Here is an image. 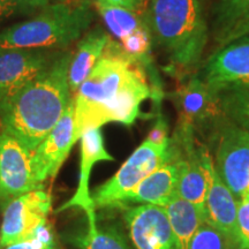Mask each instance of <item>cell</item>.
<instances>
[{
    "instance_id": "cell-5",
    "label": "cell",
    "mask_w": 249,
    "mask_h": 249,
    "mask_svg": "<svg viewBox=\"0 0 249 249\" xmlns=\"http://www.w3.org/2000/svg\"><path fill=\"white\" fill-rule=\"evenodd\" d=\"M177 155L178 152L171 140L157 143L145 139L121 165L118 172L93 192L91 196L95 208L119 207L128 193L143 179L173 160Z\"/></svg>"
},
{
    "instance_id": "cell-1",
    "label": "cell",
    "mask_w": 249,
    "mask_h": 249,
    "mask_svg": "<svg viewBox=\"0 0 249 249\" xmlns=\"http://www.w3.org/2000/svg\"><path fill=\"white\" fill-rule=\"evenodd\" d=\"M144 67L110 39L102 58L74 95V140L108 123L130 126L141 105L156 97Z\"/></svg>"
},
{
    "instance_id": "cell-7",
    "label": "cell",
    "mask_w": 249,
    "mask_h": 249,
    "mask_svg": "<svg viewBox=\"0 0 249 249\" xmlns=\"http://www.w3.org/2000/svg\"><path fill=\"white\" fill-rule=\"evenodd\" d=\"M95 6L105 26L120 42V46L129 57L135 59L144 67L152 77V87L160 89L157 74L152 67L151 42L152 37L143 17L136 11L114 6L98 0Z\"/></svg>"
},
{
    "instance_id": "cell-24",
    "label": "cell",
    "mask_w": 249,
    "mask_h": 249,
    "mask_svg": "<svg viewBox=\"0 0 249 249\" xmlns=\"http://www.w3.org/2000/svg\"><path fill=\"white\" fill-rule=\"evenodd\" d=\"M2 249H58V247L51 227L45 224L33 235L6 246Z\"/></svg>"
},
{
    "instance_id": "cell-19",
    "label": "cell",
    "mask_w": 249,
    "mask_h": 249,
    "mask_svg": "<svg viewBox=\"0 0 249 249\" xmlns=\"http://www.w3.org/2000/svg\"><path fill=\"white\" fill-rule=\"evenodd\" d=\"M164 208L179 249H188L192 238L201 224L204 223L203 214L194 204L183 200L177 194Z\"/></svg>"
},
{
    "instance_id": "cell-9",
    "label": "cell",
    "mask_w": 249,
    "mask_h": 249,
    "mask_svg": "<svg viewBox=\"0 0 249 249\" xmlns=\"http://www.w3.org/2000/svg\"><path fill=\"white\" fill-rule=\"evenodd\" d=\"M201 77L217 95L249 87V37L222 46L208 59Z\"/></svg>"
},
{
    "instance_id": "cell-21",
    "label": "cell",
    "mask_w": 249,
    "mask_h": 249,
    "mask_svg": "<svg viewBox=\"0 0 249 249\" xmlns=\"http://www.w3.org/2000/svg\"><path fill=\"white\" fill-rule=\"evenodd\" d=\"M248 17L249 0H219L214 9V28L218 43Z\"/></svg>"
},
{
    "instance_id": "cell-15",
    "label": "cell",
    "mask_w": 249,
    "mask_h": 249,
    "mask_svg": "<svg viewBox=\"0 0 249 249\" xmlns=\"http://www.w3.org/2000/svg\"><path fill=\"white\" fill-rule=\"evenodd\" d=\"M179 110V124L197 126L219 123L225 116L220 104V96L205 85L201 76L195 75L180 86L176 92Z\"/></svg>"
},
{
    "instance_id": "cell-6",
    "label": "cell",
    "mask_w": 249,
    "mask_h": 249,
    "mask_svg": "<svg viewBox=\"0 0 249 249\" xmlns=\"http://www.w3.org/2000/svg\"><path fill=\"white\" fill-rule=\"evenodd\" d=\"M213 165L218 176L240 201L249 188V132L227 118L219 123Z\"/></svg>"
},
{
    "instance_id": "cell-29",
    "label": "cell",
    "mask_w": 249,
    "mask_h": 249,
    "mask_svg": "<svg viewBox=\"0 0 249 249\" xmlns=\"http://www.w3.org/2000/svg\"><path fill=\"white\" fill-rule=\"evenodd\" d=\"M103 1L114 6H121V7L132 9V11L136 12H138L139 8L142 7L139 0H103Z\"/></svg>"
},
{
    "instance_id": "cell-2",
    "label": "cell",
    "mask_w": 249,
    "mask_h": 249,
    "mask_svg": "<svg viewBox=\"0 0 249 249\" xmlns=\"http://www.w3.org/2000/svg\"><path fill=\"white\" fill-rule=\"evenodd\" d=\"M71 52L62 51L42 73L0 105L2 129L33 152L57 126L74 95L68 71Z\"/></svg>"
},
{
    "instance_id": "cell-14",
    "label": "cell",
    "mask_w": 249,
    "mask_h": 249,
    "mask_svg": "<svg viewBox=\"0 0 249 249\" xmlns=\"http://www.w3.org/2000/svg\"><path fill=\"white\" fill-rule=\"evenodd\" d=\"M81 160L80 177L77 189L73 197L59 208L58 211H64L70 208H80L85 211L88 218V226L97 225L96 208L93 204L91 193L89 189V180L95 164L99 161H112L114 158L107 152L104 144V138L101 127L86 130L81 135Z\"/></svg>"
},
{
    "instance_id": "cell-16",
    "label": "cell",
    "mask_w": 249,
    "mask_h": 249,
    "mask_svg": "<svg viewBox=\"0 0 249 249\" xmlns=\"http://www.w3.org/2000/svg\"><path fill=\"white\" fill-rule=\"evenodd\" d=\"M177 152L178 155L173 160L160 166L143 179L132 192L128 193L118 208L128 207L135 203L165 207L169 203L171 198L177 194V187L182 170V160L178 149Z\"/></svg>"
},
{
    "instance_id": "cell-11",
    "label": "cell",
    "mask_w": 249,
    "mask_h": 249,
    "mask_svg": "<svg viewBox=\"0 0 249 249\" xmlns=\"http://www.w3.org/2000/svg\"><path fill=\"white\" fill-rule=\"evenodd\" d=\"M62 51L0 49V105L42 73Z\"/></svg>"
},
{
    "instance_id": "cell-10",
    "label": "cell",
    "mask_w": 249,
    "mask_h": 249,
    "mask_svg": "<svg viewBox=\"0 0 249 249\" xmlns=\"http://www.w3.org/2000/svg\"><path fill=\"white\" fill-rule=\"evenodd\" d=\"M39 188L31 169V152L11 134L0 133V208Z\"/></svg>"
},
{
    "instance_id": "cell-4",
    "label": "cell",
    "mask_w": 249,
    "mask_h": 249,
    "mask_svg": "<svg viewBox=\"0 0 249 249\" xmlns=\"http://www.w3.org/2000/svg\"><path fill=\"white\" fill-rule=\"evenodd\" d=\"M93 21L89 0H64L46 5L29 20L0 33V49L62 51L82 38Z\"/></svg>"
},
{
    "instance_id": "cell-12",
    "label": "cell",
    "mask_w": 249,
    "mask_h": 249,
    "mask_svg": "<svg viewBox=\"0 0 249 249\" xmlns=\"http://www.w3.org/2000/svg\"><path fill=\"white\" fill-rule=\"evenodd\" d=\"M124 219L135 249H179L164 207H124Z\"/></svg>"
},
{
    "instance_id": "cell-25",
    "label": "cell",
    "mask_w": 249,
    "mask_h": 249,
    "mask_svg": "<svg viewBox=\"0 0 249 249\" xmlns=\"http://www.w3.org/2000/svg\"><path fill=\"white\" fill-rule=\"evenodd\" d=\"M51 2L43 0H0V22L21 12L43 8Z\"/></svg>"
},
{
    "instance_id": "cell-32",
    "label": "cell",
    "mask_w": 249,
    "mask_h": 249,
    "mask_svg": "<svg viewBox=\"0 0 249 249\" xmlns=\"http://www.w3.org/2000/svg\"><path fill=\"white\" fill-rule=\"evenodd\" d=\"M245 195H247V196H249V188H248V191H247V193H246Z\"/></svg>"
},
{
    "instance_id": "cell-26",
    "label": "cell",
    "mask_w": 249,
    "mask_h": 249,
    "mask_svg": "<svg viewBox=\"0 0 249 249\" xmlns=\"http://www.w3.org/2000/svg\"><path fill=\"white\" fill-rule=\"evenodd\" d=\"M239 242L236 249H249V196L245 195L238 207Z\"/></svg>"
},
{
    "instance_id": "cell-17",
    "label": "cell",
    "mask_w": 249,
    "mask_h": 249,
    "mask_svg": "<svg viewBox=\"0 0 249 249\" xmlns=\"http://www.w3.org/2000/svg\"><path fill=\"white\" fill-rule=\"evenodd\" d=\"M238 207L239 201L218 176L213 164L209 191L205 202V223L225 234L231 240L234 249L238 247L239 242Z\"/></svg>"
},
{
    "instance_id": "cell-27",
    "label": "cell",
    "mask_w": 249,
    "mask_h": 249,
    "mask_svg": "<svg viewBox=\"0 0 249 249\" xmlns=\"http://www.w3.org/2000/svg\"><path fill=\"white\" fill-rule=\"evenodd\" d=\"M244 37H249V17L246 18L245 21H242L241 23H239L238 26L233 28V29L220 40L219 45L224 46L229 44V43L234 42V40L244 38Z\"/></svg>"
},
{
    "instance_id": "cell-22",
    "label": "cell",
    "mask_w": 249,
    "mask_h": 249,
    "mask_svg": "<svg viewBox=\"0 0 249 249\" xmlns=\"http://www.w3.org/2000/svg\"><path fill=\"white\" fill-rule=\"evenodd\" d=\"M224 116L249 132V87L220 93Z\"/></svg>"
},
{
    "instance_id": "cell-31",
    "label": "cell",
    "mask_w": 249,
    "mask_h": 249,
    "mask_svg": "<svg viewBox=\"0 0 249 249\" xmlns=\"http://www.w3.org/2000/svg\"><path fill=\"white\" fill-rule=\"evenodd\" d=\"M139 1H140V4H141V6H142L143 4H144L145 1H147V0H139Z\"/></svg>"
},
{
    "instance_id": "cell-30",
    "label": "cell",
    "mask_w": 249,
    "mask_h": 249,
    "mask_svg": "<svg viewBox=\"0 0 249 249\" xmlns=\"http://www.w3.org/2000/svg\"><path fill=\"white\" fill-rule=\"evenodd\" d=\"M43 1H46V2H51V1H53V0H43ZM57 1H64V0H54V2H57Z\"/></svg>"
},
{
    "instance_id": "cell-28",
    "label": "cell",
    "mask_w": 249,
    "mask_h": 249,
    "mask_svg": "<svg viewBox=\"0 0 249 249\" xmlns=\"http://www.w3.org/2000/svg\"><path fill=\"white\" fill-rule=\"evenodd\" d=\"M151 141L157 143H163L166 141H170L169 135H167V124L163 119H160L156 123L154 128L150 130L148 138Z\"/></svg>"
},
{
    "instance_id": "cell-23",
    "label": "cell",
    "mask_w": 249,
    "mask_h": 249,
    "mask_svg": "<svg viewBox=\"0 0 249 249\" xmlns=\"http://www.w3.org/2000/svg\"><path fill=\"white\" fill-rule=\"evenodd\" d=\"M188 249H234L231 240L216 227L202 223L192 238Z\"/></svg>"
},
{
    "instance_id": "cell-20",
    "label": "cell",
    "mask_w": 249,
    "mask_h": 249,
    "mask_svg": "<svg viewBox=\"0 0 249 249\" xmlns=\"http://www.w3.org/2000/svg\"><path fill=\"white\" fill-rule=\"evenodd\" d=\"M71 241L79 249H130L123 232L114 225L88 226L85 233L71 236Z\"/></svg>"
},
{
    "instance_id": "cell-13",
    "label": "cell",
    "mask_w": 249,
    "mask_h": 249,
    "mask_svg": "<svg viewBox=\"0 0 249 249\" xmlns=\"http://www.w3.org/2000/svg\"><path fill=\"white\" fill-rule=\"evenodd\" d=\"M74 97L57 126L31 152V169L36 185L43 187L48 179H54L62 163L75 144L74 140Z\"/></svg>"
},
{
    "instance_id": "cell-3",
    "label": "cell",
    "mask_w": 249,
    "mask_h": 249,
    "mask_svg": "<svg viewBox=\"0 0 249 249\" xmlns=\"http://www.w3.org/2000/svg\"><path fill=\"white\" fill-rule=\"evenodd\" d=\"M143 18L173 67L200 64L209 37L201 0H150Z\"/></svg>"
},
{
    "instance_id": "cell-8",
    "label": "cell",
    "mask_w": 249,
    "mask_h": 249,
    "mask_svg": "<svg viewBox=\"0 0 249 249\" xmlns=\"http://www.w3.org/2000/svg\"><path fill=\"white\" fill-rule=\"evenodd\" d=\"M52 197L43 187L18 196L4 209L0 227V248L33 235L48 224Z\"/></svg>"
},
{
    "instance_id": "cell-18",
    "label": "cell",
    "mask_w": 249,
    "mask_h": 249,
    "mask_svg": "<svg viewBox=\"0 0 249 249\" xmlns=\"http://www.w3.org/2000/svg\"><path fill=\"white\" fill-rule=\"evenodd\" d=\"M110 36L101 28L88 30L79 40L75 51L71 53L68 81L73 95L91 73L93 67L102 58Z\"/></svg>"
},
{
    "instance_id": "cell-33",
    "label": "cell",
    "mask_w": 249,
    "mask_h": 249,
    "mask_svg": "<svg viewBox=\"0 0 249 249\" xmlns=\"http://www.w3.org/2000/svg\"><path fill=\"white\" fill-rule=\"evenodd\" d=\"M93 1H98V0H93Z\"/></svg>"
}]
</instances>
